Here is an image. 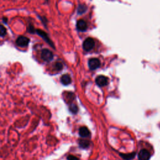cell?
Listing matches in <instances>:
<instances>
[{"mask_svg":"<svg viewBox=\"0 0 160 160\" xmlns=\"http://www.w3.org/2000/svg\"><path fill=\"white\" fill-rule=\"evenodd\" d=\"M29 42V38L24 36H19L16 41V43L17 45L20 47H25L26 46H27Z\"/></svg>","mask_w":160,"mask_h":160,"instance_id":"3","label":"cell"},{"mask_svg":"<svg viewBox=\"0 0 160 160\" xmlns=\"http://www.w3.org/2000/svg\"><path fill=\"white\" fill-rule=\"evenodd\" d=\"M87 24L86 22L83 20H80L77 22L76 24V28L78 29V30L80 31H84L86 30L87 29Z\"/></svg>","mask_w":160,"mask_h":160,"instance_id":"7","label":"cell"},{"mask_svg":"<svg viewBox=\"0 0 160 160\" xmlns=\"http://www.w3.org/2000/svg\"><path fill=\"white\" fill-rule=\"evenodd\" d=\"M55 67H56V69L57 70H61L63 68V65L61 63L57 62L55 64Z\"/></svg>","mask_w":160,"mask_h":160,"instance_id":"16","label":"cell"},{"mask_svg":"<svg viewBox=\"0 0 160 160\" xmlns=\"http://www.w3.org/2000/svg\"><path fill=\"white\" fill-rule=\"evenodd\" d=\"M41 57H42L44 61H50L53 59V54L50 50L48 49H44L42 51V53H41Z\"/></svg>","mask_w":160,"mask_h":160,"instance_id":"2","label":"cell"},{"mask_svg":"<svg viewBox=\"0 0 160 160\" xmlns=\"http://www.w3.org/2000/svg\"><path fill=\"white\" fill-rule=\"evenodd\" d=\"M6 33V28L3 27V25H1L0 27V34H1V36H5Z\"/></svg>","mask_w":160,"mask_h":160,"instance_id":"15","label":"cell"},{"mask_svg":"<svg viewBox=\"0 0 160 160\" xmlns=\"http://www.w3.org/2000/svg\"><path fill=\"white\" fill-rule=\"evenodd\" d=\"M79 134H80V136L83 137V138H86V137H88L90 136V132L86 127H85V126H83V127L80 128Z\"/></svg>","mask_w":160,"mask_h":160,"instance_id":"8","label":"cell"},{"mask_svg":"<svg viewBox=\"0 0 160 160\" xmlns=\"http://www.w3.org/2000/svg\"><path fill=\"white\" fill-rule=\"evenodd\" d=\"M86 6L84 5H81L79 6V7H78V12L80 14L83 13L85 11H86Z\"/></svg>","mask_w":160,"mask_h":160,"instance_id":"13","label":"cell"},{"mask_svg":"<svg viewBox=\"0 0 160 160\" xmlns=\"http://www.w3.org/2000/svg\"><path fill=\"white\" fill-rule=\"evenodd\" d=\"M121 157L126 159V160H130L132 159L135 156V153H129V154H121L120 155Z\"/></svg>","mask_w":160,"mask_h":160,"instance_id":"10","label":"cell"},{"mask_svg":"<svg viewBox=\"0 0 160 160\" xmlns=\"http://www.w3.org/2000/svg\"><path fill=\"white\" fill-rule=\"evenodd\" d=\"M95 81L96 83L99 86H105L108 83V78L103 75L98 76L96 78Z\"/></svg>","mask_w":160,"mask_h":160,"instance_id":"5","label":"cell"},{"mask_svg":"<svg viewBox=\"0 0 160 160\" xmlns=\"http://www.w3.org/2000/svg\"><path fill=\"white\" fill-rule=\"evenodd\" d=\"M67 159L68 160H80L78 159L76 156H73V155H69L67 158Z\"/></svg>","mask_w":160,"mask_h":160,"instance_id":"17","label":"cell"},{"mask_svg":"<svg viewBox=\"0 0 160 160\" xmlns=\"http://www.w3.org/2000/svg\"><path fill=\"white\" fill-rule=\"evenodd\" d=\"M37 33H38V35H39V36H41L42 37H43V38L44 39H45L46 41H47L48 43H50V41L49 38H48V36H47V35H46V34L45 33L43 32V31H42V30H40V29H38V30H37Z\"/></svg>","mask_w":160,"mask_h":160,"instance_id":"12","label":"cell"},{"mask_svg":"<svg viewBox=\"0 0 160 160\" xmlns=\"http://www.w3.org/2000/svg\"><path fill=\"white\" fill-rule=\"evenodd\" d=\"M79 144L80 146L82 148H86L89 146L90 145V142L88 140H81L79 142Z\"/></svg>","mask_w":160,"mask_h":160,"instance_id":"11","label":"cell"},{"mask_svg":"<svg viewBox=\"0 0 160 160\" xmlns=\"http://www.w3.org/2000/svg\"><path fill=\"white\" fill-rule=\"evenodd\" d=\"M61 82L64 85H68L70 84L71 82V77L69 76V74H63L61 77Z\"/></svg>","mask_w":160,"mask_h":160,"instance_id":"9","label":"cell"},{"mask_svg":"<svg viewBox=\"0 0 160 160\" xmlns=\"http://www.w3.org/2000/svg\"><path fill=\"white\" fill-rule=\"evenodd\" d=\"M150 153L146 150H141L138 154L139 160H149L150 159Z\"/></svg>","mask_w":160,"mask_h":160,"instance_id":"6","label":"cell"},{"mask_svg":"<svg viewBox=\"0 0 160 160\" xmlns=\"http://www.w3.org/2000/svg\"><path fill=\"white\" fill-rule=\"evenodd\" d=\"M89 68L91 70H95L100 66V61L98 58H91L88 61Z\"/></svg>","mask_w":160,"mask_h":160,"instance_id":"4","label":"cell"},{"mask_svg":"<svg viewBox=\"0 0 160 160\" xmlns=\"http://www.w3.org/2000/svg\"><path fill=\"white\" fill-rule=\"evenodd\" d=\"M69 110L73 113H76L78 112V106L76 105H70Z\"/></svg>","mask_w":160,"mask_h":160,"instance_id":"14","label":"cell"},{"mask_svg":"<svg viewBox=\"0 0 160 160\" xmlns=\"http://www.w3.org/2000/svg\"><path fill=\"white\" fill-rule=\"evenodd\" d=\"M95 46V42L93 39L91 38H88L84 41L83 43V48L84 50L86 51H90L93 48H94Z\"/></svg>","mask_w":160,"mask_h":160,"instance_id":"1","label":"cell"}]
</instances>
